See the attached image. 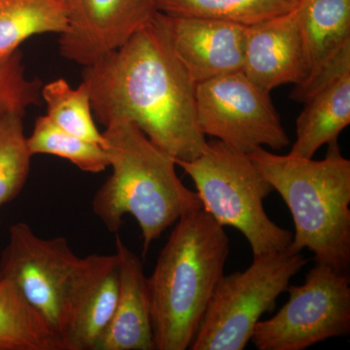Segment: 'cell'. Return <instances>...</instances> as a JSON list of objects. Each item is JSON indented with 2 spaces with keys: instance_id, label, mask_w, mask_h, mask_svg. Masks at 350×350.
I'll return each instance as SVG.
<instances>
[{
  "instance_id": "obj_1",
  "label": "cell",
  "mask_w": 350,
  "mask_h": 350,
  "mask_svg": "<svg viewBox=\"0 0 350 350\" xmlns=\"http://www.w3.org/2000/svg\"><path fill=\"white\" fill-rule=\"evenodd\" d=\"M82 77L103 125L131 122L174 160L192 161L204 151L197 85L172 49L160 13L118 49L84 68Z\"/></svg>"
},
{
  "instance_id": "obj_2",
  "label": "cell",
  "mask_w": 350,
  "mask_h": 350,
  "mask_svg": "<svg viewBox=\"0 0 350 350\" xmlns=\"http://www.w3.org/2000/svg\"><path fill=\"white\" fill-rule=\"evenodd\" d=\"M174 225L148 278L157 350L190 349L230 254L224 227L202 207Z\"/></svg>"
},
{
  "instance_id": "obj_3",
  "label": "cell",
  "mask_w": 350,
  "mask_h": 350,
  "mask_svg": "<svg viewBox=\"0 0 350 350\" xmlns=\"http://www.w3.org/2000/svg\"><path fill=\"white\" fill-rule=\"evenodd\" d=\"M103 135L112 174L94 195V213L111 232L119 231L124 216H133L142 230L145 257L165 230L202 208V202L182 183L174 158L135 124L112 122Z\"/></svg>"
},
{
  "instance_id": "obj_4",
  "label": "cell",
  "mask_w": 350,
  "mask_h": 350,
  "mask_svg": "<svg viewBox=\"0 0 350 350\" xmlns=\"http://www.w3.org/2000/svg\"><path fill=\"white\" fill-rule=\"evenodd\" d=\"M323 160L278 155L259 148L250 156L286 204L295 234L289 250L312 252L317 264L350 271V161L338 142Z\"/></svg>"
},
{
  "instance_id": "obj_5",
  "label": "cell",
  "mask_w": 350,
  "mask_h": 350,
  "mask_svg": "<svg viewBox=\"0 0 350 350\" xmlns=\"http://www.w3.org/2000/svg\"><path fill=\"white\" fill-rule=\"evenodd\" d=\"M175 163L194 182L202 209L219 225L241 232L253 257L289 250L293 234L265 211L273 188L250 156L213 139L194 160Z\"/></svg>"
},
{
  "instance_id": "obj_6",
  "label": "cell",
  "mask_w": 350,
  "mask_h": 350,
  "mask_svg": "<svg viewBox=\"0 0 350 350\" xmlns=\"http://www.w3.org/2000/svg\"><path fill=\"white\" fill-rule=\"evenodd\" d=\"M308 261L290 250L253 257L243 271L223 276L214 292L191 350H243L264 313Z\"/></svg>"
},
{
  "instance_id": "obj_7",
  "label": "cell",
  "mask_w": 350,
  "mask_h": 350,
  "mask_svg": "<svg viewBox=\"0 0 350 350\" xmlns=\"http://www.w3.org/2000/svg\"><path fill=\"white\" fill-rule=\"evenodd\" d=\"M81 261L68 239L40 238L25 222L11 226L0 255V280L13 283L64 344Z\"/></svg>"
},
{
  "instance_id": "obj_8",
  "label": "cell",
  "mask_w": 350,
  "mask_h": 350,
  "mask_svg": "<svg viewBox=\"0 0 350 350\" xmlns=\"http://www.w3.org/2000/svg\"><path fill=\"white\" fill-rule=\"evenodd\" d=\"M286 292V304L253 330L250 342L258 350H304L349 335V275L317 264L303 284L289 285Z\"/></svg>"
},
{
  "instance_id": "obj_9",
  "label": "cell",
  "mask_w": 350,
  "mask_h": 350,
  "mask_svg": "<svg viewBox=\"0 0 350 350\" xmlns=\"http://www.w3.org/2000/svg\"><path fill=\"white\" fill-rule=\"evenodd\" d=\"M269 92L243 70L196 86V114L202 135L250 155L259 148L282 150L290 139Z\"/></svg>"
},
{
  "instance_id": "obj_10",
  "label": "cell",
  "mask_w": 350,
  "mask_h": 350,
  "mask_svg": "<svg viewBox=\"0 0 350 350\" xmlns=\"http://www.w3.org/2000/svg\"><path fill=\"white\" fill-rule=\"evenodd\" d=\"M62 56L86 68L124 45L158 13L157 0H66Z\"/></svg>"
},
{
  "instance_id": "obj_11",
  "label": "cell",
  "mask_w": 350,
  "mask_h": 350,
  "mask_svg": "<svg viewBox=\"0 0 350 350\" xmlns=\"http://www.w3.org/2000/svg\"><path fill=\"white\" fill-rule=\"evenodd\" d=\"M160 17L172 49L196 85L243 70L247 27L163 13Z\"/></svg>"
},
{
  "instance_id": "obj_12",
  "label": "cell",
  "mask_w": 350,
  "mask_h": 350,
  "mask_svg": "<svg viewBox=\"0 0 350 350\" xmlns=\"http://www.w3.org/2000/svg\"><path fill=\"white\" fill-rule=\"evenodd\" d=\"M244 75L271 93L305 81L308 68L297 5L289 12L246 27Z\"/></svg>"
},
{
  "instance_id": "obj_13",
  "label": "cell",
  "mask_w": 350,
  "mask_h": 350,
  "mask_svg": "<svg viewBox=\"0 0 350 350\" xmlns=\"http://www.w3.org/2000/svg\"><path fill=\"white\" fill-rule=\"evenodd\" d=\"M118 297L116 254L82 258L71 306L66 350H94L111 321Z\"/></svg>"
},
{
  "instance_id": "obj_14",
  "label": "cell",
  "mask_w": 350,
  "mask_h": 350,
  "mask_svg": "<svg viewBox=\"0 0 350 350\" xmlns=\"http://www.w3.org/2000/svg\"><path fill=\"white\" fill-rule=\"evenodd\" d=\"M119 297L111 321L94 350H155L148 278L144 262L116 237Z\"/></svg>"
},
{
  "instance_id": "obj_15",
  "label": "cell",
  "mask_w": 350,
  "mask_h": 350,
  "mask_svg": "<svg viewBox=\"0 0 350 350\" xmlns=\"http://www.w3.org/2000/svg\"><path fill=\"white\" fill-rule=\"evenodd\" d=\"M303 103L296 139L288 154L310 159L323 145L338 142L350 124V71L317 90Z\"/></svg>"
},
{
  "instance_id": "obj_16",
  "label": "cell",
  "mask_w": 350,
  "mask_h": 350,
  "mask_svg": "<svg viewBox=\"0 0 350 350\" xmlns=\"http://www.w3.org/2000/svg\"><path fill=\"white\" fill-rule=\"evenodd\" d=\"M297 12L308 68L306 83L349 47L350 0H299Z\"/></svg>"
},
{
  "instance_id": "obj_17",
  "label": "cell",
  "mask_w": 350,
  "mask_h": 350,
  "mask_svg": "<svg viewBox=\"0 0 350 350\" xmlns=\"http://www.w3.org/2000/svg\"><path fill=\"white\" fill-rule=\"evenodd\" d=\"M0 350H66L63 338L6 280H0Z\"/></svg>"
},
{
  "instance_id": "obj_18",
  "label": "cell",
  "mask_w": 350,
  "mask_h": 350,
  "mask_svg": "<svg viewBox=\"0 0 350 350\" xmlns=\"http://www.w3.org/2000/svg\"><path fill=\"white\" fill-rule=\"evenodd\" d=\"M68 25L66 0H0V59L36 34H62Z\"/></svg>"
},
{
  "instance_id": "obj_19",
  "label": "cell",
  "mask_w": 350,
  "mask_h": 350,
  "mask_svg": "<svg viewBox=\"0 0 350 350\" xmlns=\"http://www.w3.org/2000/svg\"><path fill=\"white\" fill-rule=\"evenodd\" d=\"M299 0H157L158 12L250 27L289 12Z\"/></svg>"
},
{
  "instance_id": "obj_20",
  "label": "cell",
  "mask_w": 350,
  "mask_h": 350,
  "mask_svg": "<svg viewBox=\"0 0 350 350\" xmlns=\"http://www.w3.org/2000/svg\"><path fill=\"white\" fill-rule=\"evenodd\" d=\"M41 98L47 107L48 117L62 130L105 147V139L94 124L91 98L83 83L71 88L64 79L44 85Z\"/></svg>"
},
{
  "instance_id": "obj_21",
  "label": "cell",
  "mask_w": 350,
  "mask_h": 350,
  "mask_svg": "<svg viewBox=\"0 0 350 350\" xmlns=\"http://www.w3.org/2000/svg\"><path fill=\"white\" fill-rule=\"evenodd\" d=\"M27 145L32 156H57L90 174H100L109 167L107 153L103 146L62 130L46 115L36 120L31 137H27Z\"/></svg>"
},
{
  "instance_id": "obj_22",
  "label": "cell",
  "mask_w": 350,
  "mask_h": 350,
  "mask_svg": "<svg viewBox=\"0 0 350 350\" xmlns=\"http://www.w3.org/2000/svg\"><path fill=\"white\" fill-rule=\"evenodd\" d=\"M23 117L11 113L0 118V207L20 194L31 169Z\"/></svg>"
},
{
  "instance_id": "obj_23",
  "label": "cell",
  "mask_w": 350,
  "mask_h": 350,
  "mask_svg": "<svg viewBox=\"0 0 350 350\" xmlns=\"http://www.w3.org/2000/svg\"><path fill=\"white\" fill-rule=\"evenodd\" d=\"M22 59L19 51L0 59V118L11 113L25 115L40 100L42 82L27 77Z\"/></svg>"
}]
</instances>
